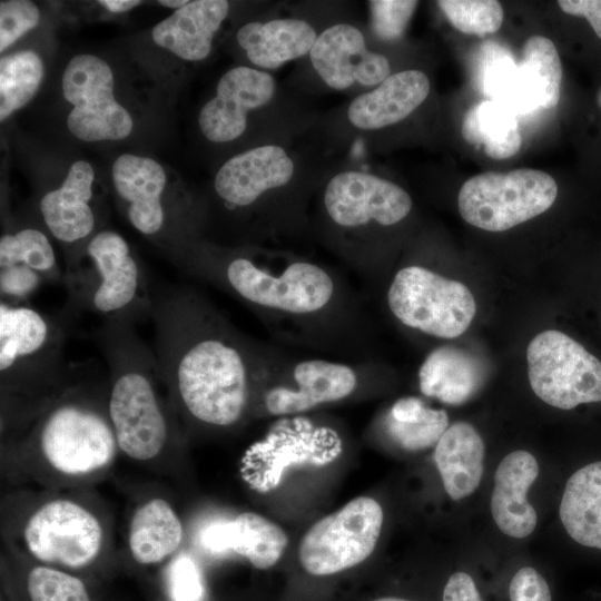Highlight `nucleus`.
<instances>
[{
  "mask_svg": "<svg viewBox=\"0 0 601 601\" xmlns=\"http://www.w3.org/2000/svg\"><path fill=\"white\" fill-rule=\"evenodd\" d=\"M112 180L128 220L139 233L156 237L166 230L167 211L162 199L166 175L157 161L121 155L112 165Z\"/></svg>",
  "mask_w": 601,
  "mask_h": 601,
  "instance_id": "obj_21",
  "label": "nucleus"
},
{
  "mask_svg": "<svg viewBox=\"0 0 601 601\" xmlns=\"http://www.w3.org/2000/svg\"><path fill=\"white\" fill-rule=\"evenodd\" d=\"M200 546L210 554L234 552L246 558L255 568L265 570L283 555L288 538L276 523L260 514L245 512L231 520H215L198 534Z\"/></svg>",
  "mask_w": 601,
  "mask_h": 601,
  "instance_id": "obj_22",
  "label": "nucleus"
},
{
  "mask_svg": "<svg viewBox=\"0 0 601 601\" xmlns=\"http://www.w3.org/2000/svg\"><path fill=\"white\" fill-rule=\"evenodd\" d=\"M529 382L550 406L572 410L601 402V361L569 335L548 329L526 349Z\"/></svg>",
  "mask_w": 601,
  "mask_h": 601,
  "instance_id": "obj_11",
  "label": "nucleus"
},
{
  "mask_svg": "<svg viewBox=\"0 0 601 601\" xmlns=\"http://www.w3.org/2000/svg\"><path fill=\"white\" fill-rule=\"evenodd\" d=\"M427 76L415 69L390 75L375 89L357 96L347 117L359 129H380L412 114L428 96Z\"/></svg>",
  "mask_w": 601,
  "mask_h": 601,
  "instance_id": "obj_24",
  "label": "nucleus"
},
{
  "mask_svg": "<svg viewBox=\"0 0 601 601\" xmlns=\"http://www.w3.org/2000/svg\"><path fill=\"white\" fill-rule=\"evenodd\" d=\"M437 4L451 24L467 35L493 33L503 22V8L497 1L441 0Z\"/></svg>",
  "mask_w": 601,
  "mask_h": 601,
  "instance_id": "obj_35",
  "label": "nucleus"
},
{
  "mask_svg": "<svg viewBox=\"0 0 601 601\" xmlns=\"http://www.w3.org/2000/svg\"><path fill=\"white\" fill-rule=\"evenodd\" d=\"M40 19L37 6L27 0H8L0 3V51L33 29Z\"/></svg>",
  "mask_w": 601,
  "mask_h": 601,
  "instance_id": "obj_38",
  "label": "nucleus"
},
{
  "mask_svg": "<svg viewBox=\"0 0 601 601\" xmlns=\"http://www.w3.org/2000/svg\"><path fill=\"white\" fill-rule=\"evenodd\" d=\"M275 80L249 67H236L218 81L216 96L201 108L198 122L204 136L214 142L238 138L247 126L249 110L266 105L274 96Z\"/></svg>",
  "mask_w": 601,
  "mask_h": 601,
  "instance_id": "obj_18",
  "label": "nucleus"
},
{
  "mask_svg": "<svg viewBox=\"0 0 601 601\" xmlns=\"http://www.w3.org/2000/svg\"><path fill=\"white\" fill-rule=\"evenodd\" d=\"M462 136L497 160L514 156L522 145L515 114L494 100L482 101L465 114Z\"/></svg>",
  "mask_w": 601,
  "mask_h": 601,
  "instance_id": "obj_32",
  "label": "nucleus"
},
{
  "mask_svg": "<svg viewBox=\"0 0 601 601\" xmlns=\"http://www.w3.org/2000/svg\"><path fill=\"white\" fill-rule=\"evenodd\" d=\"M65 282L55 249L45 233L27 227L0 238L1 300L21 304L45 283Z\"/></svg>",
  "mask_w": 601,
  "mask_h": 601,
  "instance_id": "obj_19",
  "label": "nucleus"
},
{
  "mask_svg": "<svg viewBox=\"0 0 601 601\" xmlns=\"http://www.w3.org/2000/svg\"><path fill=\"white\" fill-rule=\"evenodd\" d=\"M433 459L444 490L453 501L477 490L484 471L485 444L472 424L450 425L435 445Z\"/></svg>",
  "mask_w": 601,
  "mask_h": 601,
  "instance_id": "obj_26",
  "label": "nucleus"
},
{
  "mask_svg": "<svg viewBox=\"0 0 601 601\" xmlns=\"http://www.w3.org/2000/svg\"><path fill=\"white\" fill-rule=\"evenodd\" d=\"M539 473L536 459L524 450L509 453L497 465L490 510L505 535L524 539L535 530L538 515L526 495Z\"/></svg>",
  "mask_w": 601,
  "mask_h": 601,
  "instance_id": "obj_23",
  "label": "nucleus"
},
{
  "mask_svg": "<svg viewBox=\"0 0 601 601\" xmlns=\"http://www.w3.org/2000/svg\"><path fill=\"white\" fill-rule=\"evenodd\" d=\"M266 436L255 443L245 454L243 471H247L272 460L276 463L263 479L256 490L267 491L274 487L275 470L292 463H327L336 459L343 450V440L338 431L325 423H319L305 414L282 416Z\"/></svg>",
  "mask_w": 601,
  "mask_h": 601,
  "instance_id": "obj_15",
  "label": "nucleus"
},
{
  "mask_svg": "<svg viewBox=\"0 0 601 601\" xmlns=\"http://www.w3.org/2000/svg\"><path fill=\"white\" fill-rule=\"evenodd\" d=\"M380 503L358 496L317 521L303 536L298 558L312 575H331L355 566L374 551L383 525Z\"/></svg>",
  "mask_w": 601,
  "mask_h": 601,
  "instance_id": "obj_12",
  "label": "nucleus"
},
{
  "mask_svg": "<svg viewBox=\"0 0 601 601\" xmlns=\"http://www.w3.org/2000/svg\"><path fill=\"white\" fill-rule=\"evenodd\" d=\"M27 584L31 601H90L81 580L56 569L33 568Z\"/></svg>",
  "mask_w": 601,
  "mask_h": 601,
  "instance_id": "obj_36",
  "label": "nucleus"
},
{
  "mask_svg": "<svg viewBox=\"0 0 601 601\" xmlns=\"http://www.w3.org/2000/svg\"><path fill=\"white\" fill-rule=\"evenodd\" d=\"M597 101H598V105H599L600 108H601V88H600L599 91H598V95H597Z\"/></svg>",
  "mask_w": 601,
  "mask_h": 601,
  "instance_id": "obj_46",
  "label": "nucleus"
},
{
  "mask_svg": "<svg viewBox=\"0 0 601 601\" xmlns=\"http://www.w3.org/2000/svg\"><path fill=\"white\" fill-rule=\"evenodd\" d=\"M95 174L85 160L71 165L61 186L48 191L39 203L49 233L60 243L73 247L67 260L96 234V215L91 205Z\"/></svg>",
  "mask_w": 601,
  "mask_h": 601,
  "instance_id": "obj_20",
  "label": "nucleus"
},
{
  "mask_svg": "<svg viewBox=\"0 0 601 601\" xmlns=\"http://www.w3.org/2000/svg\"><path fill=\"white\" fill-rule=\"evenodd\" d=\"M98 2L114 13L126 12L141 3L138 0H100Z\"/></svg>",
  "mask_w": 601,
  "mask_h": 601,
  "instance_id": "obj_43",
  "label": "nucleus"
},
{
  "mask_svg": "<svg viewBox=\"0 0 601 601\" xmlns=\"http://www.w3.org/2000/svg\"><path fill=\"white\" fill-rule=\"evenodd\" d=\"M372 27L383 40L398 39L417 6V1L377 0L371 1Z\"/></svg>",
  "mask_w": 601,
  "mask_h": 601,
  "instance_id": "obj_37",
  "label": "nucleus"
},
{
  "mask_svg": "<svg viewBox=\"0 0 601 601\" xmlns=\"http://www.w3.org/2000/svg\"><path fill=\"white\" fill-rule=\"evenodd\" d=\"M442 601H483V599L473 577L465 571H456L449 577L443 587Z\"/></svg>",
  "mask_w": 601,
  "mask_h": 601,
  "instance_id": "obj_41",
  "label": "nucleus"
},
{
  "mask_svg": "<svg viewBox=\"0 0 601 601\" xmlns=\"http://www.w3.org/2000/svg\"><path fill=\"white\" fill-rule=\"evenodd\" d=\"M317 37L315 29L299 19L248 22L236 36L250 62L267 69L311 52Z\"/></svg>",
  "mask_w": 601,
  "mask_h": 601,
  "instance_id": "obj_28",
  "label": "nucleus"
},
{
  "mask_svg": "<svg viewBox=\"0 0 601 601\" xmlns=\"http://www.w3.org/2000/svg\"><path fill=\"white\" fill-rule=\"evenodd\" d=\"M385 303L400 325L443 339L462 335L476 312L474 296L463 283L417 263L394 272L387 280Z\"/></svg>",
  "mask_w": 601,
  "mask_h": 601,
  "instance_id": "obj_9",
  "label": "nucleus"
},
{
  "mask_svg": "<svg viewBox=\"0 0 601 601\" xmlns=\"http://www.w3.org/2000/svg\"><path fill=\"white\" fill-rule=\"evenodd\" d=\"M65 98L73 106L67 118L70 132L85 141L118 140L130 135L132 119L114 97L108 63L92 55H78L62 76Z\"/></svg>",
  "mask_w": 601,
  "mask_h": 601,
  "instance_id": "obj_13",
  "label": "nucleus"
},
{
  "mask_svg": "<svg viewBox=\"0 0 601 601\" xmlns=\"http://www.w3.org/2000/svg\"><path fill=\"white\" fill-rule=\"evenodd\" d=\"M558 4L565 13L584 17L601 39V0H561Z\"/></svg>",
  "mask_w": 601,
  "mask_h": 601,
  "instance_id": "obj_42",
  "label": "nucleus"
},
{
  "mask_svg": "<svg viewBox=\"0 0 601 601\" xmlns=\"http://www.w3.org/2000/svg\"><path fill=\"white\" fill-rule=\"evenodd\" d=\"M294 164L276 145L249 149L227 160L218 170L214 189L228 211L248 210L270 190L285 187Z\"/></svg>",
  "mask_w": 601,
  "mask_h": 601,
  "instance_id": "obj_16",
  "label": "nucleus"
},
{
  "mask_svg": "<svg viewBox=\"0 0 601 601\" xmlns=\"http://www.w3.org/2000/svg\"><path fill=\"white\" fill-rule=\"evenodd\" d=\"M228 11L225 0L188 1L154 27L152 39L181 59L203 60L209 55L213 37Z\"/></svg>",
  "mask_w": 601,
  "mask_h": 601,
  "instance_id": "obj_25",
  "label": "nucleus"
},
{
  "mask_svg": "<svg viewBox=\"0 0 601 601\" xmlns=\"http://www.w3.org/2000/svg\"><path fill=\"white\" fill-rule=\"evenodd\" d=\"M73 370V365H72ZM58 390L53 403H48L36 425L39 447L49 464L61 473L80 475L108 465L117 449V441L108 411L80 395V380L76 365Z\"/></svg>",
  "mask_w": 601,
  "mask_h": 601,
  "instance_id": "obj_8",
  "label": "nucleus"
},
{
  "mask_svg": "<svg viewBox=\"0 0 601 601\" xmlns=\"http://www.w3.org/2000/svg\"><path fill=\"white\" fill-rule=\"evenodd\" d=\"M449 426L445 410L430 407L416 396L396 400L375 423L376 431L408 452L436 445Z\"/></svg>",
  "mask_w": 601,
  "mask_h": 601,
  "instance_id": "obj_30",
  "label": "nucleus"
},
{
  "mask_svg": "<svg viewBox=\"0 0 601 601\" xmlns=\"http://www.w3.org/2000/svg\"><path fill=\"white\" fill-rule=\"evenodd\" d=\"M508 597L510 601H552L546 579L532 566H523L513 574Z\"/></svg>",
  "mask_w": 601,
  "mask_h": 601,
  "instance_id": "obj_40",
  "label": "nucleus"
},
{
  "mask_svg": "<svg viewBox=\"0 0 601 601\" xmlns=\"http://www.w3.org/2000/svg\"><path fill=\"white\" fill-rule=\"evenodd\" d=\"M181 540V522L165 500L151 499L135 512L129 528V548L136 562L158 563L174 553Z\"/></svg>",
  "mask_w": 601,
  "mask_h": 601,
  "instance_id": "obj_31",
  "label": "nucleus"
},
{
  "mask_svg": "<svg viewBox=\"0 0 601 601\" xmlns=\"http://www.w3.org/2000/svg\"><path fill=\"white\" fill-rule=\"evenodd\" d=\"M24 541L40 561L80 568L99 553L102 529L96 516L69 500H55L28 520Z\"/></svg>",
  "mask_w": 601,
  "mask_h": 601,
  "instance_id": "obj_14",
  "label": "nucleus"
},
{
  "mask_svg": "<svg viewBox=\"0 0 601 601\" xmlns=\"http://www.w3.org/2000/svg\"><path fill=\"white\" fill-rule=\"evenodd\" d=\"M412 206L408 193L387 179L359 171L337 174L322 198L325 239L363 283L382 284L387 272L374 233L402 223Z\"/></svg>",
  "mask_w": 601,
  "mask_h": 601,
  "instance_id": "obj_4",
  "label": "nucleus"
},
{
  "mask_svg": "<svg viewBox=\"0 0 601 601\" xmlns=\"http://www.w3.org/2000/svg\"><path fill=\"white\" fill-rule=\"evenodd\" d=\"M68 298L62 316L71 323L80 314L136 324L152 318V287L125 238L97 231L66 262Z\"/></svg>",
  "mask_w": 601,
  "mask_h": 601,
  "instance_id": "obj_5",
  "label": "nucleus"
},
{
  "mask_svg": "<svg viewBox=\"0 0 601 601\" xmlns=\"http://www.w3.org/2000/svg\"><path fill=\"white\" fill-rule=\"evenodd\" d=\"M70 323L27 303L0 302V376L2 386L53 392L70 375L65 346Z\"/></svg>",
  "mask_w": 601,
  "mask_h": 601,
  "instance_id": "obj_7",
  "label": "nucleus"
},
{
  "mask_svg": "<svg viewBox=\"0 0 601 601\" xmlns=\"http://www.w3.org/2000/svg\"><path fill=\"white\" fill-rule=\"evenodd\" d=\"M188 1H185V0H160L158 1V3L165 6V7H169V8H175V9H180L183 8L185 4H187Z\"/></svg>",
  "mask_w": 601,
  "mask_h": 601,
  "instance_id": "obj_44",
  "label": "nucleus"
},
{
  "mask_svg": "<svg viewBox=\"0 0 601 601\" xmlns=\"http://www.w3.org/2000/svg\"><path fill=\"white\" fill-rule=\"evenodd\" d=\"M372 601H413V600H408V599L400 598V597H382V598L374 599Z\"/></svg>",
  "mask_w": 601,
  "mask_h": 601,
  "instance_id": "obj_45",
  "label": "nucleus"
},
{
  "mask_svg": "<svg viewBox=\"0 0 601 601\" xmlns=\"http://www.w3.org/2000/svg\"><path fill=\"white\" fill-rule=\"evenodd\" d=\"M178 266L242 304L282 347L374 358L363 296L329 265L287 253L191 244Z\"/></svg>",
  "mask_w": 601,
  "mask_h": 601,
  "instance_id": "obj_1",
  "label": "nucleus"
},
{
  "mask_svg": "<svg viewBox=\"0 0 601 601\" xmlns=\"http://www.w3.org/2000/svg\"><path fill=\"white\" fill-rule=\"evenodd\" d=\"M485 371L471 353L451 345L431 351L418 370L423 395L460 405L473 397L484 382Z\"/></svg>",
  "mask_w": 601,
  "mask_h": 601,
  "instance_id": "obj_27",
  "label": "nucleus"
},
{
  "mask_svg": "<svg viewBox=\"0 0 601 601\" xmlns=\"http://www.w3.org/2000/svg\"><path fill=\"white\" fill-rule=\"evenodd\" d=\"M152 290L154 353L180 408L203 426L238 424L258 401L275 344L239 331L193 286Z\"/></svg>",
  "mask_w": 601,
  "mask_h": 601,
  "instance_id": "obj_2",
  "label": "nucleus"
},
{
  "mask_svg": "<svg viewBox=\"0 0 601 601\" xmlns=\"http://www.w3.org/2000/svg\"><path fill=\"white\" fill-rule=\"evenodd\" d=\"M519 65L535 96L538 108L555 107L560 99L562 67L554 43L542 36L530 37Z\"/></svg>",
  "mask_w": 601,
  "mask_h": 601,
  "instance_id": "obj_33",
  "label": "nucleus"
},
{
  "mask_svg": "<svg viewBox=\"0 0 601 601\" xmlns=\"http://www.w3.org/2000/svg\"><path fill=\"white\" fill-rule=\"evenodd\" d=\"M559 516L574 542L601 550V461L583 465L568 479Z\"/></svg>",
  "mask_w": 601,
  "mask_h": 601,
  "instance_id": "obj_29",
  "label": "nucleus"
},
{
  "mask_svg": "<svg viewBox=\"0 0 601 601\" xmlns=\"http://www.w3.org/2000/svg\"><path fill=\"white\" fill-rule=\"evenodd\" d=\"M382 374L383 367L375 358L298 354L276 344L258 402L262 412L272 416L305 414L363 394Z\"/></svg>",
  "mask_w": 601,
  "mask_h": 601,
  "instance_id": "obj_6",
  "label": "nucleus"
},
{
  "mask_svg": "<svg viewBox=\"0 0 601 601\" xmlns=\"http://www.w3.org/2000/svg\"><path fill=\"white\" fill-rule=\"evenodd\" d=\"M558 195L553 177L520 168L483 173L467 179L457 197L459 211L470 225L503 231L546 211Z\"/></svg>",
  "mask_w": 601,
  "mask_h": 601,
  "instance_id": "obj_10",
  "label": "nucleus"
},
{
  "mask_svg": "<svg viewBox=\"0 0 601 601\" xmlns=\"http://www.w3.org/2000/svg\"><path fill=\"white\" fill-rule=\"evenodd\" d=\"M309 56L318 76L336 90H345L355 82L380 85L391 72L388 60L370 51L363 33L348 23L325 29L317 37Z\"/></svg>",
  "mask_w": 601,
  "mask_h": 601,
  "instance_id": "obj_17",
  "label": "nucleus"
},
{
  "mask_svg": "<svg viewBox=\"0 0 601 601\" xmlns=\"http://www.w3.org/2000/svg\"><path fill=\"white\" fill-rule=\"evenodd\" d=\"M167 584L173 601H201L204 584L195 560L187 553L177 555L168 566Z\"/></svg>",
  "mask_w": 601,
  "mask_h": 601,
  "instance_id": "obj_39",
  "label": "nucleus"
},
{
  "mask_svg": "<svg viewBox=\"0 0 601 601\" xmlns=\"http://www.w3.org/2000/svg\"><path fill=\"white\" fill-rule=\"evenodd\" d=\"M93 339L110 371L107 406L118 447L139 461L157 456L170 424L157 391L161 374L155 353L128 322H101Z\"/></svg>",
  "mask_w": 601,
  "mask_h": 601,
  "instance_id": "obj_3",
  "label": "nucleus"
},
{
  "mask_svg": "<svg viewBox=\"0 0 601 601\" xmlns=\"http://www.w3.org/2000/svg\"><path fill=\"white\" fill-rule=\"evenodd\" d=\"M43 76L40 57L24 50L0 60V120L23 107L37 92Z\"/></svg>",
  "mask_w": 601,
  "mask_h": 601,
  "instance_id": "obj_34",
  "label": "nucleus"
}]
</instances>
